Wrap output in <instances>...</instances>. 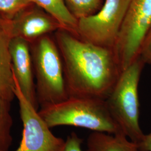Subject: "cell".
Wrapping results in <instances>:
<instances>
[{
    "label": "cell",
    "mask_w": 151,
    "mask_h": 151,
    "mask_svg": "<svg viewBox=\"0 0 151 151\" xmlns=\"http://www.w3.org/2000/svg\"><path fill=\"white\" fill-rule=\"evenodd\" d=\"M69 97L105 100L122 72L113 49L89 43L60 29L53 33Z\"/></svg>",
    "instance_id": "obj_1"
},
{
    "label": "cell",
    "mask_w": 151,
    "mask_h": 151,
    "mask_svg": "<svg viewBox=\"0 0 151 151\" xmlns=\"http://www.w3.org/2000/svg\"><path fill=\"white\" fill-rule=\"evenodd\" d=\"M29 48L40 109L67 100L63 61L53 34L38 38L29 43Z\"/></svg>",
    "instance_id": "obj_2"
},
{
    "label": "cell",
    "mask_w": 151,
    "mask_h": 151,
    "mask_svg": "<svg viewBox=\"0 0 151 151\" xmlns=\"http://www.w3.org/2000/svg\"><path fill=\"white\" fill-rule=\"evenodd\" d=\"M38 113L50 128L68 125L111 134H124L104 100L69 97L63 102L41 108Z\"/></svg>",
    "instance_id": "obj_3"
},
{
    "label": "cell",
    "mask_w": 151,
    "mask_h": 151,
    "mask_svg": "<svg viewBox=\"0 0 151 151\" xmlns=\"http://www.w3.org/2000/svg\"><path fill=\"white\" fill-rule=\"evenodd\" d=\"M145 63L138 57L122 70L112 91L105 100L108 110L122 132L138 145L145 134L139 124L138 86Z\"/></svg>",
    "instance_id": "obj_4"
},
{
    "label": "cell",
    "mask_w": 151,
    "mask_h": 151,
    "mask_svg": "<svg viewBox=\"0 0 151 151\" xmlns=\"http://www.w3.org/2000/svg\"><path fill=\"white\" fill-rule=\"evenodd\" d=\"M151 29V0H131L114 48L122 71L139 57Z\"/></svg>",
    "instance_id": "obj_5"
},
{
    "label": "cell",
    "mask_w": 151,
    "mask_h": 151,
    "mask_svg": "<svg viewBox=\"0 0 151 151\" xmlns=\"http://www.w3.org/2000/svg\"><path fill=\"white\" fill-rule=\"evenodd\" d=\"M131 0H104L95 14L78 20V37L106 48H114Z\"/></svg>",
    "instance_id": "obj_6"
},
{
    "label": "cell",
    "mask_w": 151,
    "mask_h": 151,
    "mask_svg": "<svg viewBox=\"0 0 151 151\" xmlns=\"http://www.w3.org/2000/svg\"><path fill=\"white\" fill-rule=\"evenodd\" d=\"M14 81L15 95L18 100L23 125L22 140L15 151H63L65 140L52 133L39 114V110L23 95L15 78Z\"/></svg>",
    "instance_id": "obj_7"
},
{
    "label": "cell",
    "mask_w": 151,
    "mask_h": 151,
    "mask_svg": "<svg viewBox=\"0 0 151 151\" xmlns=\"http://www.w3.org/2000/svg\"><path fill=\"white\" fill-rule=\"evenodd\" d=\"M12 38H22L29 43L43 35L64 29L54 17L32 4L10 20Z\"/></svg>",
    "instance_id": "obj_8"
},
{
    "label": "cell",
    "mask_w": 151,
    "mask_h": 151,
    "mask_svg": "<svg viewBox=\"0 0 151 151\" xmlns=\"http://www.w3.org/2000/svg\"><path fill=\"white\" fill-rule=\"evenodd\" d=\"M10 50L14 77L23 95L39 110L29 43L22 38H12Z\"/></svg>",
    "instance_id": "obj_9"
},
{
    "label": "cell",
    "mask_w": 151,
    "mask_h": 151,
    "mask_svg": "<svg viewBox=\"0 0 151 151\" xmlns=\"http://www.w3.org/2000/svg\"><path fill=\"white\" fill-rule=\"evenodd\" d=\"M12 38L10 20L0 19V97L11 103L15 98L10 50Z\"/></svg>",
    "instance_id": "obj_10"
},
{
    "label": "cell",
    "mask_w": 151,
    "mask_h": 151,
    "mask_svg": "<svg viewBox=\"0 0 151 151\" xmlns=\"http://www.w3.org/2000/svg\"><path fill=\"white\" fill-rule=\"evenodd\" d=\"M87 151H141L138 145L123 133L93 132L87 139Z\"/></svg>",
    "instance_id": "obj_11"
},
{
    "label": "cell",
    "mask_w": 151,
    "mask_h": 151,
    "mask_svg": "<svg viewBox=\"0 0 151 151\" xmlns=\"http://www.w3.org/2000/svg\"><path fill=\"white\" fill-rule=\"evenodd\" d=\"M32 3L42 8L54 17L64 29L78 37V20L73 16L64 0H31Z\"/></svg>",
    "instance_id": "obj_12"
},
{
    "label": "cell",
    "mask_w": 151,
    "mask_h": 151,
    "mask_svg": "<svg viewBox=\"0 0 151 151\" xmlns=\"http://www.w3.org/2000/svg\"><path fill=\"white\" fill-rule=\"evenodd\" d=\"M11 102L0 97V151H8L12 142Z\"/></svg>",
    "instance_id": "obj_13"
},
{
    "label": "cell",
    "mask_w": 151,
    "mask_h": 151,
    "mask_svg": "<svg viewBox=\"0 0 151 151\" xmlns=\"http://www.w3.org/2000/svg\"><path fill=\"white\" fill-rule=\"evenodd\" d=\"M70 14L77 20L95 14L102 7L104 0H64Z\"/></svg>",
    "instance_id": "obj_14"
},
{
    "label": "cell",
    "mask_w": 151,
    "mask_h": 151,
    "mask_svg": "<svg viewBox=\"0 0 151 151\" xmlns=\"http://www.w3.org/2000/svg\"><path fill=\"white\" fill-rule=\"evenodd\" d=\"M32 4L31 0H0V19L11 20Z\"/></svg>",
    "instance_id": "obj_15"
},
{
    "label": "cell",
    "mask_w": 151,
    "mask_h": 151,
    "mask_svg": "<svg viewBox=\"0 0 151 151\" xmlns=\"http://www.w3.org/2000/svg\"><path fill=\"white\" fill-rule=\"evenodd\" d=\"M83 139L75 132H72L65 140V144L62 151H83L82 144Z\"/></svg>",
    "instance_id": "obj_16"
},
{
    "label": "cell",
    "mask_w": 151,
    "mask_h": 151,
    "mask_svg": "<svg viewBox=\"0 0 151 151\" xmlns=\"http://www.w3.org/2000/svg\"><path fill=\"white\" fill-rule=\"evenodd\" d=\"M139 57L146 64H151V29L141 46Z\"/></svg>",
    "instance_id": "obj_17"
},
{
    "label": "cell",
    "mask_w": 151,
    "mask_h": 151,
    "mask_svg": "<svg viewBox=\"0 0 151 151\" xmlns=\"http://www.w3.org/2000/svg\"><path fill=\"white\" fill-rule=\"evenodd\" d=\"M138 146L141 151H151V133L145 135Z\"/></svg>",
    "instance_id": "obj_18"
}]
</instances>
